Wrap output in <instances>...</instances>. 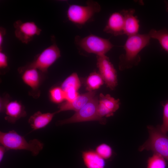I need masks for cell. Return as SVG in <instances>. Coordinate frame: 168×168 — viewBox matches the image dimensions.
Here are the masks:
<instances>
[{
	"instance_id": "1",
	"label": "cell",
	"mask_w": 168,
	"mask_h": 168,
	"mask_svg": "<svg viewBox=\"0 0 168 168\" xmlns=\"http://www.w3.org/2000/svg\"><path fill=\"white\" fill-rule=\"evenodd\" d=\"M150 39L148 34L138 33L128 36L124 46L125 53L119 57L120 70L130 69L138 64L141 60L139 53L149 44Z\"/></svg>"
},
{
	"instance_id": "2",
	"label": "cell",
	"mask_w": 168,
	"mask_h": 168,
	"mask_svg": "<svg viewBox=\"0 0 168 168\" xmlns=\"http://www.w3.org/2000/svg\"><path fill=\"white\" fill-rule=\"evenodd\" d=\"M0 143L7 151L25 150L36 156L43 149L44 143L37 139L27 141L24 137L14 130L7 132H0Z\"/></svg>"
},
{
	"instance_id": "3",
	"label": "cell",
	"mask_w": 168,
	"mask_h": 168,
	"mask_svg": "<svg viewBox=\"0 0 168 168\" xmlns=\"http://www.w3.org/2000/svg\"><path fill=\"white\" fill-rule=\"evenodd\" d=\"M148 139L139 148L140 151L151 150L160 155L168 162V136L161 130L159 125H148Z\"/></svg>"
},
{
	"instance_id": "4",
	"label": "cell",
	"mask_w": 168,
	"mask_h": 168,
	"mask_svg": "<svg viewBox=\"0 0 168 168\" xmlns=\"http://www.w3.org/2000/svg\"><path fill=\"white\" fill-rule=\"evenodd\" d=\"M60 56V50L56 44L54 43L37 55L32 62L19 68L18 71L21 74L26 69L35 68L42 73H46L49 68Z\"/></svg>"
},
{
	"instance_id": "5",
	"label": "cell",
	"mask_w": 168,
	"mask_h": 168,
	"mask_svg": "<svg viewBox=\"0 0 168 168\" xmlns=\"http://www.w3.org/2000/svg\"><path fill=\"white\" fill-rule=\"evenodd\" d=\"M74 43L79 49L88 53L97 56L105 55L114 46L109 39L93 35L84 37L76 36Z\"/></svg>"
},
{
	"instance_id": "6",
	"label": "cell",
	"mask_w": 168,
	"mask_h": 168,
	"mask_svg": "<svg viewBox=\"0 0 168 168\" xmlns=\"http://www.w3.org/2000/svg\"><path fill=\"white\" fill-rule=\"evenodd\" d=\"M86 3L85 6L70 5L67 13L68 20L77 25H83L91 20L95 13L101 10V6L97 2L88 0Z\"/></svg>"
},
{
	"instance_id": "7",
	"label": "cell",
	"mask_w": 168,
	"mask_h": 168,
	"mask_svg": "<svg viewBox=\"0 0 168 168\" xmlns=\"http://www.w3.org/2000/svg\"><path fill=\"white\" fill-rule=\"evenodd\" d=\"M98 104L99 99L97 96H95L72 116L58 121L57 124L63 125L92 121H98L101 124H105V119L100 118L98 115Z\"/></svg>"
},
{
	"instance_id": "8",
	"label": "cell",
	"mask_w": 168,
	"mask_h": 168,
	"mask_svg": "<svg viewBox=\"0 0 168 168\" xmlns=\"http://www.w3.org/2000/svg\"><path fill=\"white\" fill-rule=\"evenodd\" d=\"M97 66L100 74L106 86L111 90L114 89L118 85L116 71L109 57L105 55L97 56Z\"/></svg>"
},
{
	"instance_id": "9",
	"label": "cell",
	"mask_w": 168,
	"mask_h": 168,
	"mask_svg": "<svg viewBox=\"0 0 168 168\" xmlns=\"http://www.w3.org/2000/svg\"><path fill=\"white\" fill-rule=\"evenodd\" d=\"M16 37L22 43L27 44L36 35H39L41 30L32 21L23 22L20 20L13 24Z\"/></svg>"
},
{
	"instance_id": "10",
	"label": "cell",
	"mask_w": 168,
	"mask_h": 168,
	"mask_svg": "<svg viewBox=\"0 0 168 168\" xmlns=\"http://www.w3.org/2000/svg\"><path fill=\"white\" fill-rule=\"evenodd\" d=\"M120 104L119 99H116L110 94L105 95L100 93L99 99L98 113L101 118L113 116L119 108Z\"/></svg>"
},
{
	"instance_id": "11",
	"label": "cell",
	"mask_w": 168,
	"mask_h": 168,
	"mask_svg": "<svg viewBox=\"0 0 168 168\" xmlns=\"http://www.w3.org/2000/svg\"><path fill=\"white\" fill-rule=\"evenodd\" d=\"M41 73L37 69L29 68L21 73L24 82L31 89L30 94L33 97H38L40 94L39 89L41 82Z\"/></svg>"
},
{
	"instance_id": "12",
	"label": "cell",
	"mask_w": 168,
	"mask_h": 168,
	"mask_svg": "<svg viewBox=\"0 0 168 168\" xmlns=\"http://www.w3.org/2000/svg\"><path fill=\"white\" fill-rule=\"evenodd\" d=\"M95 91H89L85 93L79 95L73 100L66 101L59 104V110L56 114L63 111L72 110L76 112L83 107L88 102L95 96Z\"/></svg>"
},
{
	"instance_id": "13",
	"label": "cell",
	"mask_w": 168,
	"mask_h": 168,
	"mask_svg": "<svg viewBox=\"0 0 168 168\" xmlns=\"http://www.w3.org/2000/svg\"><path fill=\"white\" fill-rule=\"evenodd\" d=\"M103 31L114 36L124 34V18L120 11L111 14Z\"/></svg>"
},
{
	"instance_id": "14",
	"label": "cell",
	"mask_w": 168,
	"mask_h": 168,
	"mask_svg": "<svg viewBox=\"0 0 168 168\" xmlns=\"http://www.w3.org/2000/svg\"><path fill=\"white\" fill-rule=\"evenodd\" d=\"M4 112L5 119L12 124H14L21 118L26 117L27 113L24 106L17 100L10 101L7 105Z\"/></svg>"
},
{
	"instance_id": "15",
	"label": "cell",
	"mask_w": 168,
	"mask_h": 168,
	"mask_svg": "<svg viewBox=\"0 0 168 168\" xmlns=\"http://www.w3.org/2000/svg\"><path fill=\"white\" fill-rule=\"evenodd\" d=\"M120 12L124 18V34L128 36L138 34L139 21L134 15L135 10L132 8L123 9Z\"/></svg>"
},
{
	"instance_id": "16",
	"label": "cell",
	"mask_w": 168,
	"mask_h": 168,
	"mask_svg": "<svg viewBox=\"0 0 168 168\" xmlns=\"http://www.w3.org/2000/svg\"><path fill=\"white\" fill-rule=\"evenodd\" d=\"M56 112L42 113L38 111L31 115L28 119V123L33 131L46 127L52 121Z\"/></svg>"
},
{
	"instance_id": "17",
	"label": "cell",
	"mask_w": 168,
	"mask_h": 168,
	"mask_svg": "<svg viewBox=\"0 0 168 168\" xmlns=\"http://www.w3.org/2000/svg\"><path fill=\"white\" fill-rule=\"evenodd\" d=\"M82 158L87 168H105V159L98 155L95 151L90 150L83 152Z\"/></svg>"
},
{
	"instance_id": "18",
	"label": "cell",
	"mask_w": 168,
	"mask_h": 168,
	"mask_svg": "<svg viewBox=\"0 0 168 168\" xmlns=\"http://www.w3.org/2000/svg\"><path fill=\"white\" fill-rule=\"evenodd\" d=\"M148 34L151 38L157 40L162 48L168 53V30L167 29L159 30L152 29Z\"/></svg>"
},
{
	"instance_id": "19",
	"label": "cell",
	"mask_w": 168,
	"mask_h": 168,
	"mask_svg": "<svg viewBox=\"0 0 168 168\" xmlns=\"http://www.w3.org/2000/svg\"><path fill=\"white\" fill-rule=\"evenodd\" d=\"M81 86V82L77 73H73L63 82L61 88L64 93L72 91H77Z\"/></svg>"
},
{
	"instance_id": "20",
	"label": "cell",
	"mask_w": 168,
	"mask_h": 168,
	"mask_svg": "<svg viewBox=\"0 0 168 168\" xmlns=\"http://www.w3.org/2000/svg\"><path fill=\"white\" fill-rule=\"evenodd\" d=\"M104 81L100 73L96 72L91 73L86 80V89L89 91L98 89L104 83Z\"/></svg>"
},
{
	"instance_id": "21",
	"label": "cell",
	"mask_w": 168,
	"mask_h": 168,
	"mask_svg": "<svg viewBox=\"0 0 168 168\" xmlns=\"http://www.w3.org/2000/svg\"><path fill=\"white\" fill-rule=\"evenodd\" d=\"M165 159L157 154L154 153L147 160V168H166Z\"/></svg>"
},
{
	"instance_id": "22",
	"label": "cell",
	"mask_w": 168,
	"mask_h": 168,
	"mask_svg": "<svg viewBox=\"0 0 168 168\" xmlns=\"http://www.w3.org/2000/svg\"><path fill=\"white\" fill-rule=\"evenodd\" d=\"M49 96L51 101L55 103H60L65 100L64 92L61 87H55L51 89Z\"/></svg>"
},
{
	"instance_id": "23",
	"label": "cell",
	"mask_w": 168,
	"mask_h": 168,
	"mask_svg": "<svg viewBox=\"0 0 168 168\" xmlns=\"http://www.w3.org/2000/svg\"><path fill=\"white\" fill-rule=\"evenodd\" d=\"M96 153L104 159L110 158L112 155L111 147L105 143H102L97 147L95 150Z\"/></svg>"
},
{
	"instance_id": "24",
	"label": "cell",
	"mask_w": 168,
	"mask_h": 168,
	"mask_svg": "<svg viewBox=\"0 0 168 168\" xmlns=\"http://www.w3.org/2000/svg\"><path fill=\"white\" fill-rule=\"evenodd\" d=\"M161 104L163 107V123L159 127L161 131L166 134L168 132V100Z\"/></svg>"
},
{
	"instance_id": "25",
	"label": "cell",
	"mask_w": 168,
	"mask_h": 168,
	"mask_svg": "<svg viewBox=\"0 0 168 168\" xmlns=\"http://www.w3.org/2000/svg\"><path fill=\"white\" fill-rule=\"evenodd\" d=\"M8 68L7 57L2 51H0V68L1 70Z\"/></svg>"
},
{
	"instance_id": "26",
	"label": "cell",
	"mask_w": 168,
	"mask_h": 168,
	"mask_svg": "<svg viewBox=\"0 0 168 168\" xmlns=\"http://www.w3.org/2000/svg\"><path fill=\"white\" fill-rule=\"evenodd\" d=\"M9 96L7 94L0 99V111L1 113L4 112L5 108L10 102Z\"/></svg>"
},
{
	"instance_id": "27",
	"label": "cell",
	"mask_w": 168,
	"mask_h": 168,
	"mask_svg": "<svg viewBox=\"0 0 168 168\" xmlns=\"http://www.w3.org/2000/svg\"><path fill=\"white\" fill-rule=\"evenodd\" d=\"M6 30L2 27L0 28V51H2L4 37L6 34Z\"/></svg>"
},
{
	"instance_id": "28",
	"label": "cell",
	"mask_w": 168,
	"mask_h": 168,
	"mask_svg": "<svg viewBox=\"0 0 168 168\" xmlns=\"http://www.w3.org/2000/svg\"><path fill=\"white\" fill-rule=\"evenodd\" d=\"M7 151L6 148L3 146L1 145L0 146V162L3 160L4 156L6 151Z\"/></svg>"
},
{
	"instance_id": "29",
	"label": "cell",
	"mask_w": 168,
	"mask_h": 168,
	"mask_svg": "<svg viewBox=\"0 0 168 168\" xmlns=\"http://www.w3.org/2000/svg\"><path fill=\"white\" fill-rule=\"evenodd\" d=\"M164 2L166 5V11L168 12V1H165Z\"/></svg>"
}]
</instances>
